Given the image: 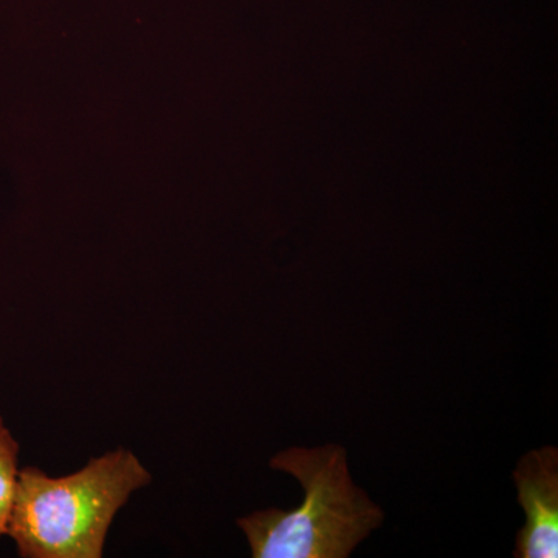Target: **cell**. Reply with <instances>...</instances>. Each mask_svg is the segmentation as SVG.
Wrapping results in <instances>:
<instances>
[{
    "instance_id": "cell-2",
    "label": "cell",
    "mask_w": 558,
    "mask_h": 558,
    "mask_svg": "<svg viewBox=\"0 0 558 558\" xmlns=\"http://www.w3.org/2000/svg\"><path fill=\"white\" fill-rule=\"evenodd\" d=\"M270 468L299 480L304 499L292 510L238 520L255 558H347L384 521L380 506L352 481L343 447H293Z\"/></svg>"
},
{
    "instance_id": "cell-4",
    "label": "cell",
    "mask_w": 558,
    "mask_h": 558,
    "mask_svg": "<svg viewBox=\"0 0 558 558\" xmlns=\"http://www.w3.org/2000/svg\"><path fill=\"white\" fill-rule=\"evenodd\" d=\"M20 444L0 417V537L9 534L11 508L20 478Z\"/></svg>"
},
{
    "instance_id": "cell-3",
    "label": "cell",
    "mask_w": 558,
    "mask_h": 558,
    "mask_svg": "<svg viewBox=\"0 0 558 558\" xmlns=\"http://www.w3.org/2000/svg\"><path fill=\"white\" fill-rule=\"evenodd\" d=\"M519 505L526 523L517 534L513 557H558V450L546 446L529 451L513 472Z\"/></svg>"
},
{
    "instance_id": "cell-1",
    "label": "cell",
    "mask_w": 558,
    "mask_h": 558,
    "mask_svg": "<svg viewBox=\"0 0 558 558\" xmlns=\"http://www.w3.org/2000/svg\"><path fill=\"white\" fill-rule=\"evenodd\" d=\"M150 481L145 465L124 449L61 478L22 469L7 535L24 558H100L117 513Z\"/></svg>"
}]
</instances>
